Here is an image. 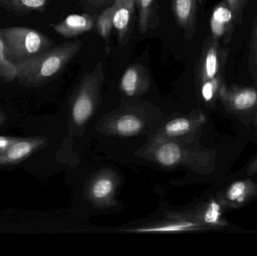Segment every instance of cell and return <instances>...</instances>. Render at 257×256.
I'll return each instance as SVG.
<instances>
[{"instance_id": "obj_5", "label": "cell", "mask_w": 257, "mask_h": 256, "mask_svg": "<svg viewBox=\"0 0 257 256\" xmlns=\"http://www.w3.org/2000/svg\"><path fill=\"white\" fill-rule=\"evenodd\" d=\"M95 26V18L89 15H72L58 24H53L56 33L72 39L90 31Z\"/></svg>"}, {"instance_id": "obj_27", "label": "cell", "mask_w": 257, "mask_h": 256, "mask_svg": "<svg viewBox=\"0 0 257 256\" xmlns=\"http://www.w3.org/2000/svg\"><path fill=\"white\" fill-rule=\"evenodd\" d=\"M250 168H251V171H253L251 173L256 172L257 171V162H255V165H251Z\"/></svg>"}, {"instance_id": "obj_26", "label": "cell", "mask_w": 257, "mask_h": 256, "mask_svg": "<svg viewBox=\"0 0 257 256\" xmlns=\"http://www.w3.org/2000/svg\"><path fill=\"white\" fill-rule=\"evenodd\" d=\"M93 6L96 7H100L103 5L108 4V3H114L115 0H88Z\"/></svg>"}, {"instance_id": "obj_16", "label": "cell", "mask_w": 257, "mask_h": 256, "mask_svg": "<svg viewBox=\"0 0 257 256\" xmlns=\"http://www.w3.org/2000/svg\"><path fill=\"white\" fill-rule=\"evenodd\" d=\"M232 13L224 7H218L214 11L211 19V29L215 36H220L223 33L224 24L232 19Z\"/></svg>"}, {"instance_id": "obj_11", "label": "cell", "mask_w": 257, "mask_h": 256, "mask_svg": "<svg viewBox=\"0 0 257 256\" xmlns=\"http://www.w3.org/2000/svg\"><path fill=\"white\" fill-rule=\"evenodd\" d=\"M133 12V9L126 5L117 6V9H116L113 18V25L117 30L120 43L123 42V39L127 33Z\"/></svg>"}, {"instance_id": "obj_17", "label": "cell", "mask_w": 257, "mask_h": 256, "mask_svg": "<svg viewBox=\"0 0 257 256\" xmlns=\"http://www.w3.org/2000/svg\"><path fill=\"white\" fill-rule=\"evenodd\" d=\"M114 190V183L111 179L103 177L99 179L92 188L93 198L97 200H104L108 198Z\"/></svg>"}, {"instance_id": "obj_9", "label": "cell", "mask_w": 257, "mask_h": 256, "mask_svg": "<svg viewBox=\"0 0 257 256\" xmlns=\"http://www.w3.org/2000/svg\"><path fill=\"white\" fill-rule=\"evenodd\" d=\"M196 0H173V9L177 22L189 33L193 24Z\"/></svg>"}, {"instance_id": "obj_3", "label": "cell", "mask_w": 257, "mask_h": 256, "mask_svg": "<svg viewBox=\"0 0 257 256\" xmlns=\"http://www.w3.org/2000/svg\"><path fill=\"white\" fill-rule=\"evenodd\" d=\"M103 79L102 63H98L91 73L84 77L82 86L72 107V117L78 125H82L90 118L94 108V92Z\"/></svg>"}, {"instance_id": "obj_19", "label": "cell", "mask_w": 257, "mask_h": 256, "mask_svg": "<svg viewBox=\"0 0 257 256\" xmlns=\"http://www.w3.org/2000/svg\"><path fill=\"white\" fill-rule=\"evenodd\" d=\"M191 128V123L186 118H178L169 122L165 128V132L170 136L187 133Z\"/></svg>"}, {"instance_id": "obj_2", "label": "cell", "mask_w": 257, "mask_h": 256, "mask_svg": "<svg viewBox=\"0 0 257 256\" xmlns=\"http://www.w3.org/2000/svg\"><path fill=\"white\" fill-rule=\"evenodd\" d=\"M0 37L6 58L14 65L37 57L55 47L48 36L27 27L0 29Z\"/></svg>"}, {"instance_id": "obj_18", "label": "cell", "mask_w": 257, "mask_h": 256, "mask_svg": "<svg viewBox=\"0 0 257 256\" xmlns=\"http://www.w3.org/2000/svg\"><path fill=\"white\" fill-rule=\"evenodd\" d=\"M197 226L196 223L190 222H178L155 228H142L136 230L140 232H174V231H187Z\"/></svg>"}, {"instance_id": "obj_25", "label": "cell", "mask_w": 257, "mask_h": 256, "mask_svg": "<svg viewBox=\"0 0 257 256\" xmlns=\"http://www.w3.org/2000/svg\"><path fill=\"white\" fill-rule=\"evenodd\" d=\"M136 0H115L114 4L117 6H121V5H126L130 6L132 9H134V4Z\"/></svg>"}, {"instance_id": "obj_20", "label": "cell", "mask_w": 257, "mask_h": 256, "mask_svg": "<svg viewBox=\"0 0 257 256\" xmlns=\"http://www.w3.org/2000/svg\"><path fill=\"white\" fill-rule=\"evenodd\" d=\"M221 216L222 208L220 204L211 201L204 213L203 220L208 225H217L220 223Z\"/></svg>"}, {"instance_id": "obj_7", "label": "cell", "mask_w": 257, "mask_h": 256, "mask_svg": "<svg viewBox=\"0 0 257 256\" xmlns=\"http://www.w3.org/2000/svg\"><path fill=\"white\" fill-rule=\"evenodd\" d=\"M254 183L247 180L235 182L225 192V201L232 207L241 205L256 192Z\"/></svg>"}, {"instance_id": "obj_21", "label": "cell", "mask_w": 257, "mask_h": 256, "mask_svg": "<svg viewBox=\"0 0 257 256\" xmlns=\"http://www.w3.org/2000/svg\"><path fill=\"white\" fill-rule=\"evenodd\" d=\"M217 71V52L214 48H211L207 54L205 63V75L208 79H212Z\"/></svg>"}, {"instance_id": "obj_22", "label": "cell", "mask_w": 257, "mask_h": 256, "mask_svg": "<svg viewBox=\"0 0 257 256\" xmlns=\"http://www.w3.org/2000/svg\"><path fill=\"white\" fill-rule=\"evenodd\" d=\"M153 0H139L140 3V17H139V29L141 33L148 30L149 24L150 12Z\"/></svg>"}, {"instance_id": "obj_4", "label": "cell", "mask_w": 257, "mask_h": 256, "mask_svg": "<svg viewBox=\"0 0 257 256\" xmlns=\"http://www.w3.org/2000/svg\"><path fill=\"white\" fill-rule=\"evenodd\" d=\"M45 143L42 138H18L15 142L0 150V167L15 165L27 159Z\"/></svg>"}, {"instance_id": "obj_12", "label": "cell", "mask_w": 257, "mask_h": 256, "mask_svg": "<svg viewBox=\"0 0 257 256\" xmlns=\"http://www.w3.org/2000/svg\"><path fill=\"white\" fill-rule=\"evenodd\" d=\"M142 128V122L137 117L133 115H125L120 117L116 123L117 132L124 136H132L140 132Z\"/></svg>"}, {"instance_id": "obj_29", "label": "cell", "mask_w": 257, "mask_h": 256, "mask_svg": "<svg viewBox=\"0 0 257 256\" xmlns=\"http://www.w3.org/2000/svg\"><path fill=\"white\" fill-rule=\"evenodd\" d=\"M229 1L232 2L233 1V0H229Z\"/></svg>"}, {"instance_id": "obj_10", "label": "cell", "mask_w": 257, "mask_h": 256, "mask_svg": "<svg viewBox=\"0 0 257 256\" xmlns=\"http://www.w3.org/2000/svg\"><path fill=\"white\" fill-rule=\"evenodd\" d=\"M155 156L160 165L174 166L181 161L182 152L178 144L173 142H166L157 148Z\"/></svg>"}, {"instance_id": "obj_23", "label": "cell", "mask_w": 257, "mask_h": 256, "mask_svg": "<svg viewBox=\"0 0 257 256\" xmlns=\"http://www.w3.org/2000/svg\"><path fill=\"white\" fill-rule=\"evenodd\" d=\"M214 83L211 81H207L205 83L202 89V97L205 101L209 102L214 96Z\"/></svg>"}, {"instance_id": "obj_24", "label": "cell", "mask_w": 257, "mask_h": 256, "mask_svg": "<svg viewBox=\"0 0 257 256\" xmlns=\"http://www.w3.org/2000/svg\"><path fill=\"white\" fill-rule=\"evenodd\" d=\"M18 138H10V137L0 136V150L6 148L8 146L18 140Z\"/></svg>"}, {"instance_id": "obj_1", "label": "cell", "mask_w": 257, "mask_h": 256, "mask_svg": "<svg viewBox=\"0 0 257 256\" xmlns=\"http://www.w3.org/2000/svg\"><path fill=\"white\" fill-rule=\"evenodd\" d=\"M82 45V41L65 42L37 57L15 64L17 81L28 87H38L48 82L65 69Z\"/></svg>"}, {"instance_id": "obj_13", "label": "cell", "mask_w": 257, "mask_h": 256, "mask_svg": "<svg viewBox=\"0 0 257 256\" xmlns=\"http://www.w3.org/2000/svg\"><path fill=\"white\" fill-rule=\"evenodd\" d=\"M117 6L113 4L111 7L105 9L100 16L99 17L96 23L98 33L104 39H108L113 27V18Z\"/></svg>"}, {"instance_id": "obj_8", "label": "cell", "mask_w": 257, "mask_h": 256, "mask_svg": "<svg viewBox=\"0 0 257 256\" xmlns=\"http://www.w3.org/2000/svg\"><path fill=\"white\" fill-rule=\"evenodd\" d=\"M146 77L147 73H145V69L143 66L139 65L130 66L122 77L120 83L122 90L127 96H134L140 89L144 79Z\"/></svg>"}, {"instance_id": "obj_6", "label": "cell", "mask_w": 257, "mask_h": 256, "mask_svg": "<svg viewBox=\"0 0 257 256\" xmlns=\"http://www.w3.org/2000/svg\"><path fill=\"white\" fill-rule=\"evenodd\" d=\"M50 0H0V8L11 15L25 16L34 12H42Z\"/></svg>"}, {"instance_id": "obj_14", "label": "cell", "mask_w": 257, "mask_h": 256, "mask_svg": "<svg viewBox=\"0 0 257 256\" xmlns=\"http://www.w3.org/2000/svg\"><path fill=\"white\" fill-rule=\"evenodd\" d=\"M15 65L6 58L4 45L0 37V82L11 83L16 80Z\"/></svg>"}, {"instance_id": "obj_15", "label": "cell", "mask_w": 257, "mask_h": 256, "mask_svg": "<svg viewBox=\"0 0 257 256\" xmlns=\"http://www.w3.org/2000/svg\"><path fill=\"white\" fill-rule=\"evenodd\" d=\"M257 102V93L252 90H243L232 99V106L238 111H245L253 108Z\"/></svg>"}, {"instance_id": "obj_28", "label": "cell", "mask_w": 257, "mask_h": 256, "mask_svg": "<svg viewBox=\"0 0 257 256\" xmlns=\"http://www.w3.org/2000/svg\"><path fill=\"white\" fill-rule=\"evenodd\" d=\"M2 120H3V116H2L1 113H0V123H1Z\"/></svg>"}]
</instances>
